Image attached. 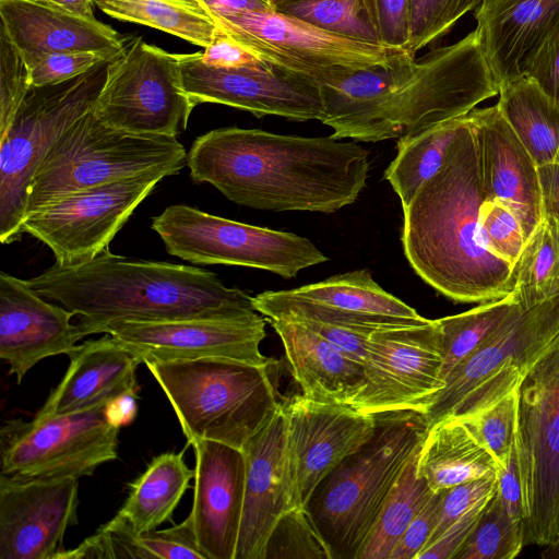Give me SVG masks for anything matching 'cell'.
I'll use <instances>...</instances> for the list:
<instances>
[{
  "mask_svg": "<svg viewBox=\"0 0 559 559\" xmlns=\"http://www.w3.org/2000/svg\"><path fill=\"white\" fill-rule=\"evenodd\" d=\"M194 182L236 204L330 214L366 188L369 152L354 141L226 127L198 136L187 153Z\"/></svg>",
  "mask_w": 559,
  "mask_h": 559,
  "instance_id": "6da1fadb",
  "label": "cell"
},
{
  "mask_svg": "<svg viewBox=\"0 0 559 559\" xmlns=\"http://www.w3.org/2000/svg\"><path fill=\"white\" fill-rule=\"evenodd\" d=\"M319 86L320 121L333 130L331 135L362 142L415 135L498 95L475 31L419 59L408 56Z\"/></svg>",
  "mask_w": 559,
  "mask_h": 559,
  "instance_id": "7a4b0ae2",
  "label": "cell"
},
{
  "mask_svg": "<svg viewBox=\"0 0 559 559\" xmlns=\"http://www.w3.org/2000/svg\"><path fill=\"white\" fill-rule=\"evenodd\" d=\"M484 189L475 130L465 116L443 164L403 209L402 246L414 272L457 304H484L513 293L514 266L480 235Z\"/></svg>",
  "mask_w": 559,
  "mask_h": 559,
  "instance_id": "3957f363",
  "label": "cell"
},
{
  "mask_svg": "<svg viewBox=\"0 0 559 559\" xmlns=\"http://www.w3.org/2000/svg\"><path fill=\"white\" fill-rule=\"evenodd\" d=\"M26 282L72 311L84 336L121 321L219 318L255 310L253 297L225 286L205 269L122 257L108 248L82 264H53Z\"/></svg>",
  "mask_w": 559,
  "mask_h": 559,
  "instance_id": "277c9868",
  "label": "cell"
},
{
  "mask_svg": "<svg viewBox=\"0 0 559 559\" xmlns=\"http://www.w3.org/2000/svg\"><path fill=\"white\" fill-rule=\"evenodd\" d=\"M372 437L316 487L305 510L332 559H357L382 504L428 425L413 411L376 415Z\"/></svg>",
  "mask_w": 559,
  "mask_h": 559,
  "instance_id": "5b68a950",
  "label": "cell"
},
{
  "mask_svg": "<svg viewBox=\"0 0 559 559\" xmlns=\"http://www.w3.org/2000/svg\"><path fill=\"white\" fill-rule=\"evenodd\" d=\"M274 364L226 358L144 362L175 411L188 444L213 440L240 451L283 404L272 379Z\"/></svg>",
  "mask_w": 559,
  "mask_h": 559,
  "instance_id": "8992f818",
  "label": "cell"
},
{
  "mask_svg": "<svg viewBox=\"0 0 559 559\" xmlns=\"http://www.w3.org/2000/svg\"><path fill=\"white\" fill-rule=\"evenodd\" d=\"M187 165L177 138L139 135L103 123L93 109L75 120L39 165L28 191L26 216L74 192L151 171L168 176Z\"/></svg>",
  "mask_w": 559,
  "mask_h": 559,
  "instance_id": "52a82bcc",
  "label": "cell"
},
{
  "mask_svg": "<svg viewBox=\"0 0 559 559\" xmlns=\"http://www.w3.org/2000/svg\"><path fill=\"white\" fill-rule=\"evenodd\" d=\"M109 61L66 82L28 91L0 135V241L19 240L33 178L56 141L94 108Z\"/></svg>",
  "mask_w": 559,
  "mask_h": 559,
  "instance_id": "ba28073f",
  "label": "cell"
},
{
  "mask_svg": "<svg viewBox=\"0 0 559 559\" xmlns=\"http://www.w3.org/2000/svg\"><path fill=\"white\" fill-rule=\"evenodd\" d=\"M515 455L524 511V544L559 539V336L516 388Z\"/></svg>",
  "mask_w": 559,
  "mask_h": 559,
  "instance_id": "9c48e42d",
  "label": "cell"
},
{
  "mask_svg": "<svg viewBox=\"0 0 559 559\" xmlns=\"http://www.w3.org/2000/svg\"><path fill=\"white\" fill-rule=\"evenodd\" d=\"M559 336V294L535 305L457 364L428 402V428L478 413L515 391L528 369Z\"/></svg>",
  "mask_w": 559,
  "mask_h": 559,
  "instance_id": "30bf717a",
  "label": "cell"
},
{
  "mask_svg": "<svg viewBox=\"0 0 559 559\" xmlns=\"http://www.w3.org/2000/svg\"><path fill=\"white\" fill-rule=\"evenodd\" d=\"M166 251L193 264H226L269 271L284 278L329 258L294 233L249 225L176 204L152 218Z\"/></svg>",
  "mask_w": 559,
  "mask_h": 559,
  "instance_id": "8fae6325",
  "label": "cell"
},
{
  "mask_svg": "<svg viewBox=\"0 0 559 559\" xmlns=\"http://www.w3.org/2000/svg\"><path fill=\"white\" fill-rule=\"evenodd\" d=\"M214 20L231 38L270 66L318 85L349 72L390 67L413 56L401 47L333 34L276 10L248 11Z\"/></svg>",
  "mask_w": 559,
  "mask_h": 559,
  "instance_id": "7c38bea8",
  "label": "cell"
},
{
  "mask_svg": "<svg viewBox=\"0 0 559 559\" xmlns=\"http://www.w3.org/2000/svg\"><path fill=\"white\" fill-rule=\"evenodd\" d=\"M111 400L71 414L7 421L0 429V476L13 480L80 478L116 460L120 427L108 415Z\"/></svg>",
  "mask_w": 559,
  "mask_h": 559,
  "instance_id": "4fadbf2b",
  "label": "cell"
},
{
  "mask_svg": "<svg viewBox=\"0 0 559 559\" xmlns=\"http://www.w3.org/2000/svg\"><path fill=\"white\" fill-rule=\"evenodd\" d=\"M194 107L181 87L177 53L132 37L108 63L93 112L119 131L177 138Z\"/></svg>",
  "mask_w": 559,
  "mask_h": 559,
  "instance_id": "5bb4252c",
  "label": "cell"
},
{
  "mask_svg": "<svg viewBox=\"0 0 559 559\" xmlns=\"http://www.w3.org/2000/svg\"><path fill=\"white\" fill-rule=\"evenodd\" d=\"M443 359L437 319L376 330L368 341L362 385L347 405L369 415L423 414L444 386Z\"/></svg>",
  "mask_w": 559,
  "mask_h": 559,
  "instance_id": "9a60e30c",
  "label": "cell"
},
{
  "mask_svg": "<svg viewBox=\"0 0 559 559\" xmlns=\"http://www.w3.org/2000/svg\"><path fill=\"white\" fill-rule=\"evenodd\" d=\"M168 177L151 171L64 195L28 214L22 225L45 243L57 265L72 266L108 248L133 211Z\"/></svg>",
  "mask_w": 559,
  "mask_h": 559,
  "instance_id": "2e32d148",
  "label": "cell"
},
{
  "mask_svg": "<svg viewBox=\"0 0 559 559\" xmlns=\"http://www.w3.org/2000/svg\"><path fill=\"white\" fill-rule=\"evenodd\" d=\"M253 306L267 320L314 321L373 331L428 320L384 290L367 270L293 289L266 290L253 297Z\"/></svg>",
  "mask_w": 559,
  "mask_h": 559,
  "instance_id": "e0dca14e",
  "label": "cell"
},
{
  "mask_svg": "<svg viewBox=\"0 0 559 559\" xmlns=\"http://www.w3.org/2000/svg\"><path fill=\"white\" fill-rule=\"evenodd\" d=\"M180 83L194 106L215 103L258 118L278 116L295 121L321 120L320 86L274 67L226 69L205 64L193 53H177Z\"/></svg>",
  "mask_w": 559,
  "mask_h": 559,
  "instance_id": "ac0fdd59",
  "label": "cell"
},
{
  "mask_svg": "<svg viewBox=\"0 0 559 559\" xmlns=\"http://www.w3.org/2000/svg\"><path fill=\"white\" fill-rule=\"evenodd\" d=\"M294 508H304L320 481L373 435L376 415L300 395L283 402Z\"/></svg>",
  "mask_w": 559,
  "mask_h": 559,
  "instance_id": "d6986e66",
  "label": "cell"
},
{
  "mask_svg": "<svg viewBox=\"0 0 559 559\" xmlns=\"http://www.w3.org/2000/svg\"><path fill=\"white\" fill-rule=\"evenodd\" d=\"M265 318L258 311L219 318L168 321H121L109 333L147 360L226 358L253 365L273 361L260 352Z\"/></svg>",
  "mask_w": 559,
  "mask_h": 559,
  "instance_id": "ffe728a7",
  "label": "cell"
},
{
  "mask_svg": "<svg viewBox=\"0 0 559 559\" xmlns=\"http://www.w3.org/2000/svg\"><path fill=\"white\" fill-rule=\"evenodd\" d=\"M79 479L0 476V559H58L67 530L78 523Z\"/></svg>",
  "mask_w": 559,
  "mask_h": 559,
  "instance_id": "44dd1931",
  "label": "cell"
},
{
  "mask_svg": "<svg viewBox=\"0 0 559 559\" xmlns=\"http://www.w3.org/2000/svg\"><path fill=\"white\" fill-rule=\"evenodd\" d=\"M45 299L26 281L0 273V358L17 383L40 360L70 356L84 337L72 311Z\"/></svg>",
  "mask_w": 559,
  "mask_h": 559,
  "instance_id": "7402d4cb",
  "label": "cell"
},
{
  "mask_svg": "<svg viewBox=\"0 0 559 559\" xmlns=\"http://www.w3.org/2000/svg\"><path fill=\"white\" fill-rule=\"evenodd\" d=\"M190 512L197 543L206 559H235L245 499L246 460L230 445L198 440Z\"/></svg>",
  "mask_w": 559,
  "mask_h": 559,
  "instance_id": "603a6c76",
  "label": "cell"
},
{
  "mask_svg": "<svg viewBox=\"0 0 559 559\" xmlns=\"http://www.w3.org/2000/svg\"><path fill=\"white\" fill-rule=\"evenodd\" d=\"M242 452L246 460L245 499L235 559H264L273 527L294 508L283 404Z\"/></svg>",
  "mask_w": 559,
  "mask_h": 559,
  "instance_id": "cb8c5ba5",
  "label": "cell"
},
{
  "mask_svg": "<svg viewBox=\"0 0 559 559\" xmlns=\"http://www.w3.org/2000/svg\"><path fill=\"white\" fill-rule=\"evenodd\" d=\"M475 130L486 199L504 203L527 239L545 217L538 166L497 105L467 114Z\"/></svg>",
  "mask_w": 559,
  "mask_h": 559,
  "instance_id": "d4e9b609",
  "label": "cell"
},
{
  "mask_svg": "<svg viewBox=\"0 0 559 559\" xmlns=\"http://www.w3.org/2000/svg\"><path fill=\"white\" fill-rule=\"evenodd\" d=\"M1 28L28 67L55 52L119 53L132 37L96 17L68 12L44 0H0Z\"/></svg>",
  "mask_w": 559,
  "mask_h": 559,
  "instance_id": "484cf974",
  "label": "cell"
},
{
  "mask_svg": "<svg viewBox=\"0 0 559 559\" xmlns=\"http://www.w3.org/2000/svg\"><path fill=\"white\" fill-rule=\"evenodd\" d=\"M69 367L35 419L87 409L120 394L138 393L136 369L143 364L129 347L109 333L76 346Z\"/></svg>",
  "mask_w": 559,
  "mask_h": 559,
  "instance_id": "4316f807",
  "label": "cell"
},
{
  "mask_svg": "<svg viewBox=\"0 0 559 559\" xmlns=\"http://www.w3.org/2000/svg\"><path fill=\"white\" fill-rule=\"evenodd\" d=\"M480 49L498 86L521 75L527 53L559 23V0H480Z\"/></svg>",
  "mask_w": 559,
  "mask_h": 559,
  "instance_id": "83f0119b",
  "label": "cell"
},
{
  "mask_svg": "<svg viewBox=\"0 0 559 559\" xmlns=\"http://www.w3.org/2000/svg\"><path fill=\"white\" fill-rule=\"evenodd\" d=\"M269 321L282 341L293 377L304 396L347 404L358 393L364 381L362 364L301 323Z\"/></svg>",
  "mask_w": 559,
  "mask_h": 559,
  "instance_id": "f1b7e54d",
  "label": "cell"
},
{
  "mask_svg": "<svg viewBox=\"0 0 559 559\" xmlns=\"http://www.w3.org/2000/svg\"><path fill=\"white\" fill-rule=\"evenodd\" d=\"M498 471L493 455L461 419L444 418L427 429L418 452L417 474L433 491Z\"/></svg>",
  "mask_w": 559,
  "mask_h": 559,
  "instance_id": "f546056e",
  "label": "cell"
},
{
  "mask_svg": "<svg viewBox=\"0 0 559 559\" xmlns=\"http://www.w3.org/2000/svg\"><path fill=\"white\" fill-rule=\"evenodd\" d=\"M78 558L206 559L198 546L190 514L177 525L142 534L134 533L116 514L78 548L59 556Z\"/></svg>",
  "mask_w": 559,
  "mask_h": 559,
  "instance_id": "4dcf8cb0",
  "label": "cell"
},
{
  "mask_svg": "<svg viewBox=\"0 0 559 559\" xmlns=\"http://www.w3.org/2000/svg\"><path fill=\"white\" fill-rule=\"evenodd\" d=\"M194 475V469L185 461L183 451L155 456L130 484L129 496L117 514L136 534L157 530L171 519Z\"/></svg>",
  "mask_w": 559,
  "mask_h": 559,
  "instance_id": "1f68e13d",
  "label": "cell"
},
{
  "mask_svg": "<svg viewBox=\"0 0 559 559\" xmlns=\"http://www.w3.org/2000/svg\"><path fill=\"white\" fill-rule=\"evenodd\" d=\"M496 104L538 167L559 162V105L520 75L498 90Z\"/></svg>",
  "mask_w": 559,
  "mask_h": 559,
  "instance_id": "d6a6232c",
  "label": "cell"
},
{
  "mask_svg": "<svg viewBox=\"0 0 559 559\" xmlns=\"http://www.w3.org/2000/svg\"><path fill=\"white\" fill-rule=\"evenodd\" d=\"M96 5L115 20L150 26L202 48L219 31L198 0H97Z\"/></svg>",
  "mask_w": 559,
  "mask_h": 559,
  "instance_id": "836d02e7",
  "label": "cell"
},
{
  "mask_svg": "<svg viewBox=\"0 0 559 559\" xmlns=\"http://www.w3.org/2000/svg\"><path fill=\"white\" fill-rule=\"evenodd\" d=\"M419 448L409 456L389 491L357 559H390L412 521L436 492L417 474Z\"/></svg>",
  "mask_w": 559,
  "mask_h": 559,
  "instance_id": "e575fe53",
  "label": "cell"
},
{
  "mask_svg": "<svg viewBox=\"0 0 559 559\" xmlns=\"http://www.w3.org/2000/svg\"><path fill=\"white\" fill-rule=\"evenodd\" d=\"M465 116L399 139L397 153L385 169L384 179L399 195L403 209L408 206L418 189L437 174Z\"/></svg>",
  "mask_w": 559,
  "mask_h": 559,
  "instance_id": "d590c367",
  "label": "cell"
},
{
  "mask_svg": "<svg viewBox=\"0 0 559 559\" xmlns=\"http://www.w3.org/2000/svg\"><path fill=\"white\" fill-rule=\"evenodd\" d=\"M523 311L524 308L515 294L511 293L501 299L478 304L467 311L437 319L442 336L444 380L457 364L487 343Z\"/></svg>",
  "mask_w": 559,
  "mask_h": 559,
  "instance_id": "8d00e7d4",
  "label": "cell"
},
{
  "mask_svg": "<svg viewBox=\"0 0 559 559\" xmlns=\"http://www.w3.org/2000/svg\"><path fill=\"white\" fill-rule=\"evenodd\" d=\"M513 293L524 309L559 294V225L545 216L514 265Z\"/></svg>",
  "mask_w": 559,
  "mask_h": 559,
  "instance_id": "74e56055",
  "label": "cell"
},
{
  "mask_svg": "<svg viewBox=\"0 0 559 559\" xmlns=\"http://www.w3.org/2000/svg\"><path fill=\"white\" fill-rule=\"evenodd\" d=\"M275 10L349 39L384 45L376 0H295Z\"/></svg>",
  "mask_w": 559,
  "mask_h": 559,
  "instance_id": "f35d334b",
  "label": "cell"
},
{
  "mask_svg": "<svg viewBox=\"0 0 559 559\" xmlns=\"http://www.w3.org/2000/svg\"><path fill=\"white\" fill-rule=\"evenodd\" d=\"M524 545L523 520L510 515L496 491L455 559H513Z\"/></svg>",
  "mask_w": 559,
  "mask_h": 559,
  "instance_id": "ab89813d",
  "label": "cell"
},
{
  "mask_svg": "<svg viewBox=\"0 0 559 559\" xmlns=\"http://www.w3.org/2000/svg\"><path fill=\"white\" fill-rule=\"evenodd\" d=\"M332 559L331 554L304 508L284 513L273 527L264 559Z\"/></svg>",
  "mask_w": 559,
  "mask_h": 559,
  "instance_id": "60d3db41",
  "label": "cell"
},
{
  "mask_svg": "<svg viewBox=\"0 0 559 559\" xmlns=\"http://www.w3.org/2000/svg\"><path fill=\"white\" fill-rule=\"evenodd\" d=\"M518 417L516 390L489 407L461 419L474 437L503 468L515 450Z\"/></svg>",
  "mask_w": 559,
  "mask_h": 559,
  "instance_id": "b9f144b4",
  "label": "cell"
},
{
  "mask_svg": "<svg viewBox=\"0 0 559 559\" xmlns=\"http://www.w3.org/2000/svg\"><path fill=\"white\" fill-rule=\"evenodd\" d=\"M472 10V0H412L411 36L406 50L415 56L443 37Z\"/></svg>",
  "mask_w": 559,
  "mask_h": 559,
  "instance_id": "7bdbcfd3",
  "label": "cell"
},
{
  "mask_svg": "<svg viewBox=\"0 0 559 559\" xmlns=\"http://www.w3.org/2000/svg\"><path fill=\"white\" fill-rule=\"evenodd\" d=\"M485 246L497 257L515 265L526 243L522 224L504 203L486 199L479 218Z\"/></svg>",
  "mask_w": 559,
  "mask_h": 559,
  "instance_id": "ee69618b",
  "label": "cell"
},
{
  "mask_svg": "<svg viewBox=\"0 0 559 559\" xmlns=\"http://www.w3.org/2000/svg\"><path fill=\"white\" fill-rule=\"evenodd\" d=\"M31 69L4 31H0V135L10 127L31 90Z\"/></svg>",
  "mask_w": 559,
  "mask_h": 559,
  "instance_id": "f6af8a7d",
  "label": "cell"
},
{
  "mask_svg": "<svg viewBox=\"0 0 559 559\" xmlns=\"http://www.w3.org/2000/svg\"><path fill=\"white\" fill-rule=\"evenodd\" d=\"M120 52L71 51L44 56L29 67L31 84L39 87L66 82L85 73L99 62L112 61Z\"/></svg>",
  "mask_w": 559,
  "mask_h": 559,
  "instance_id": "bcb514c9",
  "label": "cell"
},
{
  "mask_svg": "<svg viewBox=\"0 0 559 559\" xmlns=\"http://www.w3.org/2000/svg\"><path fill=\"white\" fill-rule=\"evenodd\" d=\"M497 488L498 474H489L444 489L437 525L428 544L466 511L488 501L496 493Z\"/></svg>",
  "mask_w": 559,
  "mask_h": 559,
  "instance_id": "7dc6e473",
  "label": "cell"
},
{
  "mask_svg": "<svg viewBox=\"0 0 559 559\" xmlns=\"http://www.w3.org/2000/svg\"><path fill=\"white\" fill-rule=\"evenodd\" d=\"M521 75L559 105V23L524 58Z\"/></svg>",
  "mask_w": 559,
  "mask_h": 559,
  "instance_id": "c3c4849f",
  "label": "cell"
},
{
  "mask_svg": "<svg viewBox=\"0 0 559 559\" xmlns=\"http://www.w3.org/2000/svg\"><path fill=\"white\" fill-rule=\"evenodd\" d=\"M443 490L433 492L396 544L390 559L418 558L437 525Z\"/></svg>",
  "mask_w": 559,
  "mask_h": 559,
  "instance_id": "681fc988",
  "label": "cell"
},
{
  "mask_svg": "<svg viewBox=\"0 0 559 559\" xmlns=\"http://www.w3.org/2000/svg\"><path fill=\"white\" fill-rule=\"evenodd\" d=\"M487 502L475 506L456 519L437 538L426 545L417 559H455Z\"/></svg>",
  "mask_w": 559,
  "mask_h": 559,
  "instance_id": "f907efd6",
  "label": "cell"
},
{
  "mask_svg": "<svg viewBox=\"0 0 559 559\" xmlns=\"http://www.w3.org/2000/svg\"><path fill=\"white\" fill-rule=\"evenodd\" d=\"M199 56L205 64L217 68L264 69L271 67L269 63L231 38L221 27L212 44L204 48V51H200Z\"/></svg>",
  "mask_w": 559,
  "mask_h": 559,
  "instance_id": "816d5d0a",
  "label": "cell"
},
{
  "mask_svg": "<svg viewBox=\"0 0 559 559\" xmlns=\"http://www.w3.org/2000/svg\"><path fill=\"white\" fill-rule=\"evenodd\" d=\"M382 43L406 50L411 36L412 0H376Z\"/></svg>",
  "mask_w": 559,
  "mask_h": 559,
  "instance_id": "f5cc1de1",
  "label": "cell"
},
{
  "mask_svg": "<svg viewBox=\"0 0 559 559\" xmlns=\"http://www.w3.org/2000/svg\"><path fill=\"white\" fill-rule=\"evenodd\" d=\"M326 341L352 359L364 365L370 334L373 330L330 324L314 321L298 322ZM376 331V330H374Z\"/></svg>",
  "mask_w": 559,
  "mask_h": 559,
  "instance_id": "db71d44e",
  "label": "cell"
},
{
  "mask_svg": "<svg viewBox=\"0 0 559 559\" xmlns=\"http://www.w3.org/2000/svg\"><path fill=\"white\" fill-rule=\"evenodd\" d=\"M497 493L511 516L524 522L522 489L519 477L515 450L507 465L498 471Z\"/></svg>",
  "mask_w": 559,
  "mask_h": 559,
  "instance_id": "11a10c76",
  "label": "cell"
},
{
  "mask_svg": "<svg viewBox=\"0 0 559 559\" xmlns=\"http://www.w3.org/2000/svg\"><path fill=\"white\" fill-rule=\"evenodd\" d=\"M544 214L559 225V162L538 167Z\"/></svg>",
  "mask_w": 559,
  "mask_h": 559,
  "instance_id": "9f6ffc18",
  "label": "cell"
},
{
  "mask_svg": "<svg viewBox=\"0 0 559 559\" xmlns=\"http://www.w3.org/2000/svg\"><path fill=\"white\" fill-rule=\"evenodd\" d=\"M213 17L248 11L275 10L267 0H198Z\"/></svg>",
  "mask_w": 559,
  "mask_h": 559,
  "instance_id": "6f0895ef",
  "label": "cell"
},
{
  "mask_svg": "<svg viewBox=\"0 0 559 559\" xmlns=\"http://www.w3.org/2000/svg\"><path fill=\"white\" fill-rule=\"evenodd\" d=\"M138 394L128 392L120 394L108 403V415L120 428L130 424L136 414Z\"/></svg>",
  "mask_w": 559,
  "mask_h": 559,
  "instance_id": "680465c9",
  "label": "cell"
},
{
  "mask_svg": "<svg viewBox=\"0 0 559 559\" xmlns=\"http://www.w3.org/2000/svg\"><path fill=\"white\" fill-rule=\"evenodd\" d=\"M52 3L68 12L84 16L95 17L93 13V7L97 0H44Z\"/></svg>",
  "mask_w": 559,
  "mask_h": 559,
  "instance_id": "91938a15",
  "label": "cell"
},
{
  "mask_svg": "<svg viewBox=\"0 0 559 559\" xmlns=\"http://www.w3.org/2000/svg\"><path fill=\"white\" fill-rule=\"evenodd\" d=\"M542 557L547 559H559V539L555 544L546 546Z\"/></svg>",
  "mask_w": 559,
  "mask_h": 559,
  "instance_id": "94428289",
  "label": "cell"
},
{
  "mask_svg": "<svg viewBox=\"0 0 559 559\" xmlns=\"http://www.w3.org/2000/svg\"><path fill=\"white\" fill-rule=\"evenodd\" d=\"M272 5L273 8L275 9V7L280 3H283V2H287V1H295V0H267Z\"/></svg>",
  "mask_w": 559,
  "mask_h": 559,
  "instance_id": "6125c7cd",
  "label": "cell"
},
{
  "mask_svg": "<svg viewBox=\"0 0 559 559\" xmlns=\"http://www.w3.org/2000/svg\"><path fill=\"white\" fill-rule=\"evenodd\" d=\"M479 2H480V0H472V4H473L474 10L479 4Z\"/></svg>",
  "mask_w": 559,
  "mask_h": 559,
  "instance_id": "be15d7a7",
  "label": "cell"
}]
</instances>
